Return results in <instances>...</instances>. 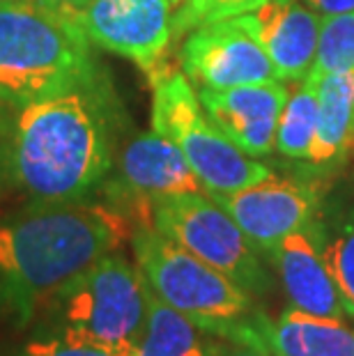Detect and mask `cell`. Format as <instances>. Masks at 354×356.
Returning a JSON list of instances; mask_svg holds the SVG:
<instances>
[{
    "mask_svg": "<svg viewBox=\"0 0 354 356\" xmlns=\"http://www.w3.org/2000/svg\"><path fill=\"white\" fill-rule=\"evenodd\" d=\"M350 70H354V12L322 17L318 53L308 76L322 79Z\"/></svg>",
    "mask_w": 354,
    "mask_h": 356,
    "instance_id": "obj_20",
    "label": "cell"
},
{
    "mask_svg": "<svg viewBox=\"0 0 354 356\" xmlns=\"http://www.w3.org/2000/svg\"><path fill=\"white\" fill-rule=\"evenodd\" d=\"M40 3L51 7L54 12L63 14L65 19H70V21H74V24H77L79 14L86 10V5L90 3V0H40Z\"/></svg>",
    "mask_w": 354,
    "mask_h": 356,
    "instance_id": "obj_24",
    "label": "cell"
},
{
    "mask_svg": "<svg viewBox=\"0 0 354 356\" xmlns=\"http://www.w3.org/2000/svg\"><path fill=\"white\" fill-rule=\"evenodd\" d=\"M129 241L134 262L154 297L212 336L230 340L260 310L258 297L152 225H136Z\"/></svg>",
    "mask_w": 354,
    "mask_h": 356,
    "instance_id": "obj_5",
    "label": "cell"
},
{
    "mask_svg": "<svg viewBox=\"0 0 354 356\" xmlns=\"http://www.w3.org/2000/svg\"><path fill=\"white\" fill-rule=\"evenodd\" d=\"M150 225L184 251L242 285L253 297L274 290L272 271L242 228L207 191L177 193L152 204Z\"/></svg>",
    "mask_w": 354,
    "mask_h": 356,
    "instance_id": "obj_7",
    "label": "cell"
},
{
    "mask_svg": "<svg viewBox=\"0 0 354 356\" xmlns=\"http://www.w3.org/2000/svg\"><path fill=\"white\" fill-rule=\"evenodd\" d=\"M152 83V129L175 140L207 193H230L274 175L267 163L242 152L202 108L184 72L163 65Z\"/></svg>",
    "mask_w": 354,
    "mask_h": 356,
    "instance_id": "obj_6",
    "label": "cell"
},
{
    "mask_svg": "<svg viewBox=\"0 0 354 356\" xmlns=\"http://www.w3.org/2000/svg\"><path fill=\"white\" fill-rule=\"evenodd\" d=\"M218 338L166 306L150 290L147 322L134 356H214Z\"/></svg>",
    "mask_w": 354,
    "mask_h": 356,
    "instance_id": "obj_17",
    "label": "cell"
},
{
    "mask_svg": "<svg viewBox=\"0 0 354 356\" xmlns=\"http://www.w3.org/2000/svg\"><path fill=\"white\" fill-rule=\"evenodd\" d=\"M14 3H35V0H0V7H3V5H14Z\"/></svg>",
    "mask_w": 354,
    "mask_h": 356,
    "instance_id": "obj_27",
    "label": "cell"
},
{
    "mask_svg": "<svg viewBox=\"0 0 354 356\" xmlns=\"http://www.w3.org/2000/svg\"><path fill=\"white\" fill-rule=\"evenodd\" d=\"M10 136L12 127H7L3 113H0V181H5V168H7V149H10Z\"/></svg>",
    "mask_w": 354,
    "mask_h": 356,
    "instance_id": "obj_26",
    "label": "cell"
},
{
    "mask_svg": "<svg viewBox=\"0 0 354 356\" xmlns=\"http://www.w3.org/2000/svg\"><path fill=\"white\" fill-rule=\"evenodd\" d=\"M322 246L348 320H354V198L320 214Z\"/></svg>",
    "mask_w": 354,
    "mask_h": 356,
    "instance_id": "obj_18",
    "label": "cell"
},
{
    "mask_svg": "<svg viewBox=\"0 0 354 356\" xmlns=\"http://www.w3.org/2000/svg\"><path fill=\"white\" fill-rule=\"evenodd\" d=\"M0 356H134V350H129V347L90 343V340L30 336L19 350Z\"/></svg>",
    "mask_w": 354,
    "mask_h": 356,
    "instance_id": "obj_22",
    "label": "cell"
},
{
    "mask_svg": "<svg viewBox=\"0 0 354 356\" xmlns=\"http://www.w3.org/2000/svg\"><path fill=\"white\" fill-rule=\"evenodd\" d=\"M209 120L246 152L248 156H267L274 152L278 118L290 90L283 81L251 83L228 90H195Z\"/></svg>",
    "mask_w": 354,
    "mask_h": 356,
    "instance_id": "obj_12",
    "label": "cell"
},
{
    "mask_svg": "<svg viewBox=\"0 0 354 356\" xmlns=\"http://www.w3.org/2000/svg\"><path fill=\"white\" fill-rule=\"evenodd\" d=\"M318 129L304 168L325 177L343 168L354 147V70L318 79Z\"/></svg>",
    "mask_w": 354,
    "mask_h": 356,
    "instance_id": "obj_16",
    "label": "cell"
},
{
    "mask_svg": "<svg viewBox=\"0 0 354 356\" xmlns=\"http://www.w3.org/2000/svg\"><path fill=\"white\" fill-rule=\"evenodd\" d=\"M179 67L195 90H228L276 79L251 14L193 28L179 49Z\"/></svg>",
    "mask_w": 354,
    "mask_h": 356,
    "instance_id": "obj_10",
    "label": "cell"
},
{
    "mask_svg": "<svg viewBox=\"0 0 354 356\" xmlns=\"http://www.w3.org/2000/svg\"><path fill=\"white\" fill-rule=\"evenodd\" d=\"M322 177H267L230 193H209L235 218L248 241L265 257L281 239L306 228L325 209Z\"/></svg>",
    "mask_w": 354,
    "mask_h": 356,
    "instance_id": "obj_9",
    "label": "cell"
},
{
    "mask_svg": "<svg viewBox=\"0 0 354 356\" xmlns=\"http://www.w3.org/2000/svg\"><path fill=\"white\" fill-rule=\"evenodd\" d=\"M311 10H315L322 17H331V14H345L354 12V0H301Z\"/></svg>",
    "mask_w": 354,
    "mask_h": 356,
    "instance_id": "obj_23",
    "label": "cell"
},
{
    "mask_svg": "<svg viewBox=\"0 0 354 356\" xmlns=\"http://www.w3.org/2000/svg\"><path fill=\"white\" fill-rule=\"evenodd\" d=\"M168 0H90L77 24L90 44L136 63L147 76L166 65L172 42Z\"/></svg>",
    "mask_w": 354,
    "mask_h": 356,
    "instance_id": "obj_11",
    "label": "cell"
},
{
    "mask_svg": "<svg viewBox=\"0 0 354 356\" xmlns=\"http://www.w3.org/2000/svg\"><path fill=\"white\" fill-rule=\"evenodd\" d=\"M230 340L269 356H354V327L345 317H322L295 306L276 317L260 308Z\"/></svg>",
    "mask_w": 354,
    "mask_h": 356,
    "instance_id": "obj_13",
    "label": "cell"
},
{
    "mask_svg": "<svg viewBox=\"0 0 354 356\" xmlns=\"http://www.w3.org/2000/svg\"><path fill=\"white\" fill-rule=\"evenodd\" d=\"M150 287L136 262L113 251L51 297L30 336H58L136 350L145 331Z\"/></svg>",
    "mask_w": 354,
    "mask_h": 356,
    "instance_id": "obj_4",
    "label": "cell"
},
{
    "mask_svg": "<svg viewBox=\"0 0 354 356\" xmlns=\"http://www.w3.org/2000/svg\"><path fill=\"white\" fill-rule=\"evenodd\" d=\"M90 40L79 24L51 7H0V102L14 108L47 99L95 74Z\"/></svg>",
    "mask_w": 354,
    "mask_h": 356,
    "instance_id": "obj_3",
    "label": "cell"
},
{
    "mask_svg": "<svg viewBox=\"0 0 354 356\" xmlns=\"http://www.w3.org/2000/svg\"><path fill=\"white\" fill-rule=\"evenodd\" d=\"M255 35L283 83L304 81L315 63L322 14L301 0H267L251 12Z\"/></svg>",
    "mask_w": 354,
    "mask_h": 356,
    "instance_id": "obj_15",
    "label": "cell"
},
{
    "mask_svg": "<svg viewBox=\"0 0 354 356\" xmlns=\"http://www.w3.org/2000/svg\"><path fill=\"white\" fill-rule=\"evenodd\" d=\"M134 225L106 200L30 202L0 218V320L33 327L63 285L120 251Z\"/></svg>",
    "mask_w": 354,
    "mask_h": 356,
    "instance_id": "obj_2",
    "label": "cell"
},
{
    "mask_svg": "<svg viewBox=\"0 0 354 356\" xmlns=\"http://www.w3.org/2000/svg\"><path fill=\"white\" fill-rule=\"evenodd\" d=\"M272 264L290 306L322 317H345L336 280L322 246L320 216L306 228L288 234L265 255Z\"/></svg>",
    "mask_w": 354,
    "mask_h": 356,
    "instance_id": "obj_14",
    "label": "cell"
},
{
    "mask_svg": "<svg viewBox=\"0 0 354 356\" xmlns=\"http://www.w3.org/2000/svg\"><path fill=\"white\" fill-rule=\"evenodd\" d=\"M168 3H170L172 7H175V5H179V3H182V0H168Z\"/></svg>",
    "mask_w": 354,
    "mask_h": 356,
    "instance_id": "obj_28",
    "label": "cell"
},
{
    "mask_svg": "<svg viewBox=\"0 0 354 356\" xmlns=\"http://www.w3.org/2000/svg\"><path fill=\"white\" fill-rule=\"evenodd\" d=\"M127 118L102 70L21 108L12 124L5 181L30 202H79L102 191Z\"/></svg>",
    "mask_w": 354,
    "mask_h": 356,
    "instance_id": "obj_1",
    "label": "cell"
},
{
    "mask_svg": "<svg viewBox=\"0 0 354 356\" xmlns=\"http://www.w3.org/2000/svg\"><path fill=\"white\" fill-rule=\"evenodd\" d=\"M214 356H269L260 350H253V347L242 345V343H232V340H223L218 338Z\"/></svg>",
    "mask_w": 354,
    "mask_h": 356,
    "instance_id": "obj_25",
    "label": "cell"
},
{
    "mask_svg": "<svg viewBox=\"0 0 354 356\" xmlns=\"http://www.w3.org/2000/svg\"><path fill=\"white\" fill-rule=\"evenodd\" d=\"M265 3L267 0H184V5L172 17V40L191 33L202 24L251 14Z\"/></svg>",
    "mask_w": 354,
    "mask_h": 356,
    "instance_id": "obj_21",
    "label": "cell"
},
{
    "mask_svg": "<svg viewBox=\"0 0 354 356\" xmlns=\"http://www.w3.org/2000/svg\"><path fill=\"white\" fill-rule=\"evenodd\" d=\"M205 191L175 140L156 134H136L118 149L115 163L102 186L104 200L134 225H150L152 204L177 193Z\"/></svg>",
    "mask_w": 354,
    "mask_h": 356,
    "instance_id": "obj_8",
    "label": "cell"
},
{
    "mask_svg": "<svg viewBox=\"0 0 354 356\" xmlns=\"http://www.w3.org/2000/svg\"><path fill=\"white\" fill-rule=\"evenodd\" d=\"M318 79L306 76L288 95L276 129L274 149L285 159L304 163L311 152L315 129H318Z\"/></svg>",
    "mask_w": 354,
    "mask_h": 356,
    "instance_id": "obj_19",
    "label": "cell"
}]
</instances>
